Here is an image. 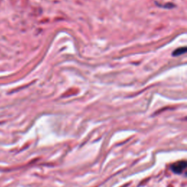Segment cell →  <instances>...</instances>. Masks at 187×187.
Instances as JSON below:
<instances>
[{
  "instance_id": "cell-2",
  "label": "cell",
  "mask_w": 187,
  "mask_h": 187,
  "mask_svg": "<svg viewBox=\"0 0 187 187\" xmlns=\"http://www.w3.org/2000/svg\"><path fill=\"white\" fill-rule=\"evenodd\" d=\"M186 52V47L179 48H178V49L175 50V51L172 53V56H178L185 53Z\"/></svg>"
},
{
  "instance_id": "cell-1",
  "label": "cell",
  "mask_w": 187,
  "mask_h": 187,
  "mask_svg": "<svg viewBox=\"0 0 187 187\" xmlns=\"http://www.w3.org/2000/svg\"><path fill=\"white\" fill-rule=\"evenodd\" d=\"M186 162L184 160L178 161L170 165V169L175 174H181L186 168Z\"/></svg>"
}]
</instances>
